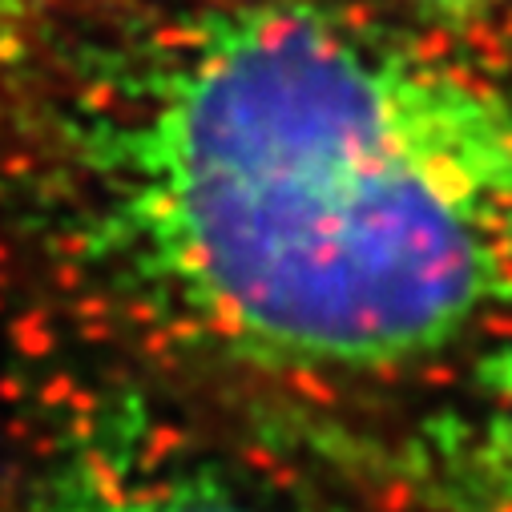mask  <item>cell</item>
<instances>
[{
    "label": "cell",
    "mask_w": 512,
    "mask_h": 512,
    "mask_svg": "<svg viewBox=\"0 0 512 512\" xmlns=\"http://www.w3.org/2000/svg\"><path fill=\"white\" fill-rule=\"evenodd\" d=\"M5 125L41 263L146 347L371 383L512 311V85L315 0L53 33Z\"/></svg>",
    "instance_id": "obj_1"
},
{
    "label": "cell",
    "mask_w": 512,
    "mask_h": 512,
    "mask_svg": "<svg viewBox=\"0 0 512 512\" xmlns=\"http://www.w3.org/2000/svg\"><path fill=\"white\" fill-rule=\"evenodd\" d=\"M303 424L307 452L408 512H512V327L416 416Z\"/></svg>",
    "instance_id": "obj_2"
},
{
    "label": "cell",
    "mask_w": 512,
    "mask_h": 512,
    "mask_svg": "<svg viewBox=\"0 0 512 512\" xmlns=\"http://www.w3.org/2000/svg\"><path fill=\"white\" fill-rule=\"evenodd\" d=\"M25 512H275L206 468L150 464L89 448L33 492Z\"/></svg>",
    "instance_id": "obj_3"
},
{
    "label": "cell",
    "mask_w": 512,
    "mask_h": 512,
    "mask_svg": "<svg viewBox=\"0 0 512 512\" xmlns=\"http://www.w3.org/2000/svg\"><path fill=\"white\" fill-rule=\"evenodd\" d=\"M53 37V0H0V121Z\"/></svg>",
    "instance_id": "obj_4"
},
{
    "label": "cell",
    "mask_w": 512,
    "mask_h": 512,
    "mask_svg": "<svg viewBox=\"0 0 512 512\" xmlns=\"http://www.w3.org/2000/svg\"><path fill=\"white\" fill-rule=\"evenodd\" d=\"M392 5H404V9L436 17V21H472L488 9H496L500 0H392Z\"/></svg>",
    "instance_id": "obj_5"
}]
</instances>
